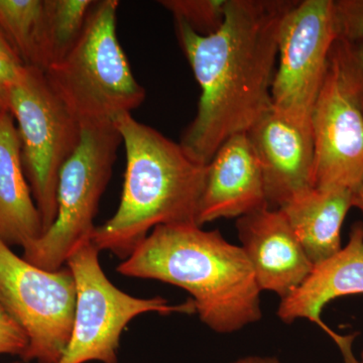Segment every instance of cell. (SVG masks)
<instances>
[{
    "label": "cell",
    "instance_id": "27",
    "mask_svg": "<svg viewBox=\"0 0 363 363\" xmlns=\"http://www.w3.org/2000/svg\"><path fill=\"white\" fill-rule=\"evenodd\" d=\"M9 91L0 88V113L9 111Z\"/></svg>",
    "mask_w": 363,
    "mask_h": 363
},
{
    "label": "cell",
    "instance_id": "2",
    "mask_svg": "<svg viewBox=\"0 0 363 363\" xmlns=\"http://www.w3.org/2000/svg\"><path fill=\"white\" fill-rule=\"evenodd\" d=\"M116 271L187 291L200 320L217 333H233L262 317V291L250 260L217 229L157 226Z\"/></svg>",
    "mask_w": 363,
    "mask_h": 363
},
{
    "label": "cell",
    "instance_id": "13",
    "mask_svg": "<svg viewBox=\"0 0 363 363\" xmlns=\"http://www.w3.org/2000/svg\"><path fill=\"white\" fill-rule=\"evenodd\" d=\"M363 294V223L351 227L350 240L331 259L313 267L304 283L281 300L278 316L291 324L308 319L317 324L338 346L344 363H359L352 352L354 335L343 336L324 323L321 313L335 298Z\"/></svg>",
    "mask_w": 363,
    "mask_h": 363
},
{
    "label": "cell",
    "instance_id": "9",
    "mask_svg": "<svg viewBox=\"0 0 363 363\" xmlns=\"http://www.w3.org/2000/svg\"><path fill=\"white\" fill-rule=\"evenodd\" d=\"M336 40L333 0H302L289 9L279 30L272 86L274 111L311 128L313 109Z\"/></svg>",
    "mask_w": 363,
    "mask_h": 363
},
{
    "label": "cell",
    "instance_id": "18",
    "mask_svg": "<svg viewBox=\"0 0 363 363\" xmlns=\"http://www.w3.org/2000/svg\"><path fill=\"white\" fill-rule=\"evenodd\" d=\"M93 0H45L52 66L65 58L82 35Z\"/></svg>",
    "mask_w": 363,
    "mask_h": 363
},
{
    "label": "cell",
    "instance_id": "4",
    "mask_svg": "<svg viewBox=\"0 0 363 363\" xmlns=\"http://www.w3.org/2000/svg\"><path fill=\"white\" fill-rule=\"evenodd\" d=\"M116 0L95 2L82 35L65 58L45 72L81 126L114 124L145 101L116 33Z\"/></svg>",
    "mask_w": 363,
    "mask_h": 363
},
{
    "label": "cell",
    "instance_id": "8",
    "mask_svg": "<svg viewBox=\"0 0 363 363\" xmlns=\"http://www.w3.org/2000/svg\"><path fill=\"white\" fill-rule=\"evenodd\" d=\"M0 300L28 337L21 359L59 363L70 341L77 301L70 269L45 271L0 240Z\"/></svg>",
    "mask_w": 363,
    "mask_h": 363
},
{
    "label": "cell",
    "instance_id": "10",
    "mask_svg": "<svg viewBox=\"0 0 363 363\" xmlns=\"http://www.w3.org/2000/svg\"><path fill=\"white\" fill-rule=\"evenodd\" d=\"M311 128L313 188L354 193L363 181V112L332 54Z\"/></svg>",
    "mask_w": 363,
    "mask_h": 363
},
{
    "label": "cell",
    "instance_id": "17",
    "mask_svg": "<svg viewBox=\"0 0 363 363\" xmlns=\"http://www.w3.org/2000/svg\"><path fill=\"white\" fill-rule=\"evenodd\" d=\"M0 28L23 66H52L45 0H0Z\"/></svg>",
    "mask_w": 363,
    "mask_h": 363
},
{
    "label": "cell",
    "instance_id": "21",
    "mask_svg": "<svg viewBox=\"0 0 363 363\" xmlns=\"http://www.w3.org/2000/svg\"><path fill=\"white\" fill-rule=\"evenodd\" d=\"M337 40L363 42V0H333Z\"/></svg>",
    "mask_w": 363,
    "mask_h": 363
},
{
    "label": "cell",
    "instance_id": "22",
    "mask_svg": "<svg viewBox=\"0 0 363 363\" xmlns=\"http://www.w3.org/2000/svg\"><path fill=\"white\" fill-rule=\"evenodd\" d=\"M28 340L0 300V355L20 357L28 350Z\"/></svg>",
    "mask_w": 363,
    "mask_h": 363
},
{
    "label": "cell",
    "instance_id": "20",
    "mask_svg": "<svg viewBox=\"0 0 363 363\" xmlns=\"http://www.w3.org/2000/svg\"><path fill=\"white\" fill-rule=\"evenodd\" d=\"M348 89L363 112V42L336 40L331 52Z\"/></svg>",
    "mask_w": 363,
    "mask_h": 363
},
{
    "label": "cell",
    "instance_id": "7",
    "mask_svg": "<svg viewBox=\"0 0 363 363\" xmlns=\"http://www.w3.org/2000/svg\"><path fill=\"white\" fill-rule=\"evenodd\" d=\"M99 250L91 240L73 248L67 267L77 288L70 341L59 363H117V350L125 327L140 315L193 314V301L169 304L162 297L135 298L119 290L100 266Z\"/></svg>",
    "mask_w": 363,
    "mask_h": 363
},
{
    "label": "cell",
    "instance_id": "12",
    "mask_svg": "<svg viewBox=\"0 0 363 363\" xmlns=\"http://www.w3.org/2000/svg\"><path fill=\"white\" fill-rule=\"evenodd\" d=\"M236 229L262 292L276 293L283 300L311 274L314 266L281 209L250 212L238 219Z\"/></svg>",
    "mask_w": 363,
    "mask_h": 363
},
{
    "label": "cell",
    "instance_id": "1",
    "mask_svg": "<svg viewBox=\"0 0 363 363\" xmlns=\"http://www.w3.org/2000/svg\"><path fill=\"white\" fill-rule=\"evenodd\" d=\"M293 0H227L217 32L201 35L175 20L177 40L200 89L197 113L182 133L191 159L207 166L231 136L272 107L279 26Z\"/></svg>",
    "mask_w": 363,
    "mask_h": 363
},
{
    "label": "cell",
    "instance_id": "26",
    "mask_svg": "<svg viewBox=\"0 0 363 363\" xmlns=\"http://www.w3.org/2000/svg\"><path fill=\"white\" fill-rule=\"evenodd\" d=\"M353 207L357 208L363 215V181L357 190L353 193Z\"/></svg>",
    "mask_w": 363,
    "mask_h": 363
},
{
    "label": "cell",
    "instance_id": "6",
    "mask_svg": "<svg viewBox=\"0 0 363 363\" xmlns=\"http://www.w3.org/2000/svg\"><path fill=\"white\" fill-rule=\"evenodd\" d=\"M121 143L114 124L83 128L78 149L60 172L56 219L40 238L23 248L26 262L45 271H58L79 242L91 240Z\"/></svg>",
    "mask_w": 363,
    "mask_h": 363
},
{
    "label": "cell",
    "instance_id": "3",
    "mask_svg": "<svg viewBox=\"0 0 363 363\" xmlns=\"http://www.w3.org/2000/svg\"><path fill=\"white\" fill-rule=\"evenodd\" d=\"M114 125L125 149L123 194L116 213L95 227L91 241L99 252L124 260L157 226L197 224L207 166L131 113L119 116Z\"/></svg>",
    "mask_w": 363,
    "mask_h": 363
},
{
    "label": "cell",
    "instance_id": "16",
    "mask_svg": "<svg viewBox=\"0 0 363 363\" xmlns=\"http://www.w3.org/2000/svg\"><path fill=\"white\" fill-rule=\"evenodd\" d=\"M352 202L351 191L310 188L279 208L313 266L340 252L341 229Z\"/></svg>",
    "mask_w": 363,
    "mask_h": 363
},
{
    "label": "cell",
    "instance_id": "19",
    "mask_svg": "<svg viewBox=\"0 0 363 363\" xmlns=\"http://www.w3.org/2000/svg\"><path fill=\"white\" fill-rule=\"evenodd\" d=\"M164 9L201 35H211L223 25L227 0H161Z\"/></svg>",
    "mask_w": 363,
    "mask_h": 363
},
{
    "label": "cell",
    "instance_id": "11",
    "mask_svg": "<svg viewBox=\"0 0 363 363\" xmlns=\"http://www.w3.org/2000/svg\"><path fill=\"white\" fill-rule=\"evenodd\" d=\"M247 135L262 169L269 208L279 209L294 196L313 188L311 128L296 123L272 107Z\"/></svg>",
    "mask_w": 363,
    "mask_h": 363
},
{
    "label": "cell",
    "instance_id": "15",
    "mask_svg": "<svg viewBox=\"0 0 363 363\" xmlns=\"http://www.w3.org/2000/svg\"><path fill=\"white\" fill-rule=\"evenodd\" d=\"M44 233L42 216L26 180L21 143L11 111L0 113V240L25 247Z\"/></svg>",
    "mask_w": 363,
    "mask_h": 363
},
{
    "label": "cell",
    "instance_id": "5",
    "mask_svg": "<svg viewBox=\"0 0 363 363\" xmlns=\"http://www.w3.org/2000/svg\"><path fill=\"white\" fill-rule=\"evenodd\" d=\"M9 108L20 135L23 169L45 233L58 211L60 172L78 149L83 128L52 89L45 72L32 67L23 66L9 89Z\"/></svg>",
    "mask_w": 363,
    "mask_h": 363
},
{
    "label": "cell",
    "instance_id": "28",
    "mask_svg": "<svg viewBox=\"0 0 363 363\" xmlns=\"http://www.w3.org/2000/svg\"><path fill=\"white\" fill-rule=\"evenodd\" d=\"M360 357H362V358H360L359 363H363V350H362V355H360Z\"/></svg>",
    "mask_w": 363,
    "mask_h": 363
},
{
    "label": "cell",
    "instance_id": "23",
    "mask_svg": "<svg viewBox=\"0 0 363 363\" xmlns=\"http://www.w3.org/2000/svg\"><path fill=\"white\" fill-rule=\"evenodd\" d=\"M23 65L6 55L0 54V88L9 91L20 77Z\"/></svg>",
    "mask_w": 363,
    "mask_h": 363
},
{
    "label": "cell",
    "instance_id": "24",
    "mask_svg": "<svg viewBox=\"0 0 363 363\" xmlns=\"http://www.w3.org/2000/svg\"><path fill=\"white\" fill-rule=\"evenodd\" d=\"M0 54L6 55L9 58L16 60V61L21 63L20 58H18V55H16V51L13 50V45H11L6 35L2 32L1 28H0Z\"/></svg>",
    "mask_w": 363,
    "mask_h": 363
},
{
    "label": "cell",
    "instance_id": "14",
    "mask_svg": "<svg viewBox=\"0 0 363 363\" xmlns=\"http://www.w3.org/2000/svg\"><path fill=\"white\" fill-rule=\"evenodd\" d=\"M269 207L264 178L247 133L229 138L207 164L197 224L245 216Z\"/></svg>",
    "mask_w": 363,
    "mask_h": 363
},
{
    "label": "cell",
    "instance_id": "25",
    "mask_svg": "<svg viewBox=\"0 0 363 363\" xmlns=\"http://www.w3.org/2000/svg\"><path fill=\"white\" fill-rule=\"evenodd\" d=\"M229 363H284L277 357H257V355H252V357H245L240 358V359L234 360Z\"/></svg>",
    "mask_w": 363,
    "mask_h": 363
}]
</instances>
